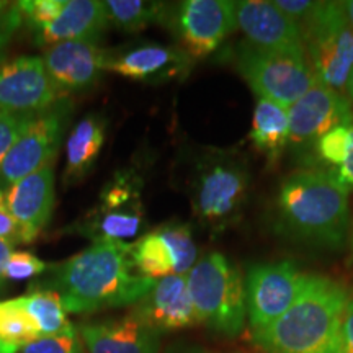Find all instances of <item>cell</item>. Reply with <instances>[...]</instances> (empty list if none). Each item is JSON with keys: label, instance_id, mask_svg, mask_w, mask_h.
Here are the masks:
<instances>
[{"label": "cell", "instance_id": "obj_3", "mask_svg": "<svg viewBox=\"0 0 353 353\" xmlns=\"http://www.w3.org/2000/svg\"><path fill=\"white\" fill-rule=\"evenodd\" d=\"M350 294L332 278L311 275L296 301L254 335L265 353H329Z\"/></svg>", "mask_w": 353, "mask_h": 353}, {"label": "cell", "instance_id": "obj_7", "mask_svg": "<svg viewBox=\"0 0 353 353\" xmlns=\"http://www.w3.org/2000/svg\"><path fill=\"white\" fill-rule=\"evenodd\" d=\"M237 72L257 95L290 108L314 83L303 46L262 50L242 41L234 52Z\"/></svg>", "mask_w": 353, "mask_h": 353}, {"label": "cell", "instance_id": "obj_29", "mask_svg": "<svg viewBox=\"0 0 353 353\" xmlns=\"http://www.w3.org/2000/svg\"><path fill=\"white\" fill-rule=\"evenodd\" d=\"M64 2L65 0H26V2L17 3H19L23 20L28 21L33 32L37 33L57 20L64 8Z\"/></svg>", "mask_w": 353, "mask_h": 353}, {"label": "cell", "instance_id": "obj_26", "mask_svg": "<svg viewBox=\"0 0 353 353\" xmlns=\"http://www.w3.org/2000/svg\"><path fill=\"white\" fill-rule=\"evenodd\" d=\"M39 337L41 335L37 324L21 306L19 298L0 301V341L20 350Z\"/></svg>", "mask_w": 353, "mask_h": 353}, {"label": "cell", "instance_id": "obj_37", "mask_svg": "<svg viewBox=\"0 0 353 353\" xmlns=\"http://www.w3.org/2000/svg\"><path fill=\"white\" fill-rule=\"evenodd\" d=\"M334 174L339 179V182L347 190L353 188V123L350 125V145H348L347 157L343 161V164L337 167V170Z\"/></svg>", "mask_w": 353, "mask_h": 353}, {"label": "cell", "instance_id": "obj_32", "mask_svg": "<svg viewBox=\"0 0 353 353\" xmlns=\"http://www.w3.org/2000/svg\"><path fill=\"white\" fill-rule=\"evenodd\" d=\"M46 263L30 252H12L6 265V278L12 281H23L41 275Z\"/></svg>", "mask_w": 353, "mask_h": 353}, {"label": "cell", "instance_id": "obj_10", "mask_svg": "<svg viewBox=\"0 0 353 353\" xmlns=\"http://www.w3.org/2000/svg\"><path fill=\"white\" fill-rule=\"evenodd\" d=\"M164 21L192 59L213 54L237 28L234 2L229 0H185L167 6Z\"/></svg>", "mask_w": 353, "mask_h": 353}, {"label": "cell", "instance_id": "obj_28", "mask_svg": "<svg viewBox=\"0 0 353 353\" xmlns=\"http://www.w3.org/2000/svg\"><path fill=\"white\" fill-rule=\"evenodd\" d=\"M350 145V126H339L317 141L314 151L325 164L341 167Z\"/></svg>", "mask_w": 353, "mask_h": 353}, {"label": "cell", "instance_id": "obj_23", "mask_svg": "<svg viewBox=\"0 0 353 353\" xmlns=\"http://www.w3.org/2000/svg\"><path fill=\"white\" fill-rule=\"evenodd\" d=\"M19 301L37 324L41 337L68 334L76 329L69 322L63 299L54 290L38 288L26 296L19 298Z\"/></svg>", "mask_w": 353, "mask_h": 353}, {"label": "cell", "instance_id": "obj_30", "mask_svg": "<svg viewBox=\"0 0 353 353\" xmlns=\"http://www.w3.org/2000/svg\"><path fill=\"white\" fill-rule=\"evenodd\" d=\"M20 353H85L79 330L74 329L68 334L39 337L21 348Z\"/></svg>", "mask_w": 353, "mask_h": 353}, {"label": "cell", "instance_id": "obj_18", "mask_svg": "<svg viewBox=\"0 0 353 353\" xmlns=\"http://www.w3.org/2000/svg\"><path fill=\"white\" fill-rule=\"evenodd\" d=\"M7 208L19 224L23 244L46 228L54 206V170L51 165L25 176L7 188Z\"/></svg>", "mask_w": 353, "mask_h": 353}, {"label": "cell", "instance_id": "obj_42", "mask_svg": "<svg viewBox=\"0 0 353 353\" xmlns=\"http://www.w3.org/2000/svg\"><path fill=\"white\" fill-rule=\"evenodd\" d=\"M343 3H345L347 17H348V20H350V25L353 28V0H348V2H343Z\"/></svg>", "mask_w": 353, "mask_h": 353}, {"label": "cell", "instance_id": "obj_33", "mask_svg": "<svg viewBox=\"0 0 353 353\" xmlns=\"http://www.w3.org/2000/svg\"><path fill=\"white\" fill-rule=\"evenodd\" d=\"M21 21H23V15H21L19 3L0 0V61L3 59L8 43L20 28Z\"/></svg>", "mask_w": 353, "mask_h": 353}, {"label": "cell", "instance_id": "obj_8", "mask_svg": "<svg viewBox=\"0 0 353 353\" xmlns=\"http://www.w3.org/2000/svg\"><path fill=\"white\" fill-rule=\"evenodd\" d=\"M143 180L132 170L117 172L101 188L99 205L76 224L74 232L94 242H126L143 231L145 224Z\"/></svg>", "mask_w": 353, "mask_h": 353}, {"label": "cell", "instance_id": "obj_4", "mask_svg": "<svg viewBox=\"0 0 353 353\" xmlns=\"http://www.w3.org/2000/svg\"><path fill=\"white\" fill-rule=\"evenodd\" d=\"M249 185V170L236 156L214 151L205 154L190 175L193 216L208 232H224L241 219Z\"/></svg>", "mask_w": 353, "mask_h": 353}, {"label": "cell", "instance_id": "obj_36", "mask_svg": "<svg viewBox=\"0 0 353 353\" xmlns=\"http://www.w3.org/2000/svg\"><path fill=\"white\" fill-rule=\"evenodd\" d=\"M275 6L280 8L285 15H288L291 20H294L301 28V25L306 21L316 8L319 7V2H312V0H276Z\"/></svg>", "mask_w": 353, "mask_h": 353}, {"label": "cell", "instance_id": "obj_13", "mask_svg": "<svg viewBox=\"0 0 353 353\" xmlns=\"http://www.w3.org/2000/svg\"><path fill=\"white\" fill-rule=\"evenodd\" d=\"M43 57L20 56L0 64V112L38 114L63 100Z\"/></svg>", "mask_w": 353, "mask_h": 353}, {"label": "cell", "instance_id": "obj_6", "mask_svg": "<svg viewBox=\"0 0 353 353\" xmlns=\"http://www.w3.org/2000/svg\"><path fill=\"white\" fill-rule=\"evenodd\" d=\"M303 50L314 81L345 90L353 69V28L343 2H319L301 25Z\"/></svg>", "mask_w": 353, "mask_h": 353}, {"label": "cell", "instance_id": "obj_39", "mask_svg": "<svg viewBox=\"0 0 353 353\" xmlns=\"http://www.w3.org/2000/svg\"><path fill=\"white\" fill-rule=\"evenodd\" d=\"M164 353H208L201 345H196V343L190 342H176L172 343L170 347H167Z\"/></svg>", "mask_w": 353, "mask_h": 353}, {"label": "cell", "instance_id": "obj_9", "mask_svg": "<svg viewBox=\"0 0 353 353\" xmlns=\"http://www.w3.org/2000/svg\"><path fill=\"white\" fill-rule=\"evenodd\" d=\"M309 278V273L290 260L252 265L244 276L247 321L252 334L285 314L306 288Z\"/></svg>", "mask_w": 353, "mask_h": 353}, {"label": "cell", "instance_id": "obj_15", "mask_svg": "<svg viewBox=\"0 0 353 353\" xmlns=\"http://www.w3.org/2000/svg\"><path fill=\"white\" fill-rule=\"evenodd\" d=\"M110 52L90 41L52 44L44 52V65L63 92H79L94 87L107 70Z\"/></svg>", "mask_w": 353, "mask_h": 353}, {"label": "cell", "instance_id": "obj_35", "mask_svg": "<svg viewBox=\"0 0 353 353\" xmlns=\"http://www.w3.org/2000/svg\"><path fill=\"white\" fill-rule=\"evenodd\" d=\"M0 239L7 241L10 245L23 244V237H21V231L13 219V216L7 208L6 201V192L0 190Z\"/></svg>", "mask_w": 353, "mask_h": 353}, {"label": "cell", "instance_id": "obj_43", "mask_svg": "<svg viewBox=\"0 0 353 353\" xmlns=\"http://www.w3.org/2000/svg\"><path fill=\"white\" fill-rule=\"evenodd\" d=\"M350 259L353 262V231H352V236H350Z\"/></svg>", "mask_w": 353, "mask_h": 353}, {"label": "cell", "instance_id": "obj_40", "mask_svg": "<svg viewBox=\"0 0 353 353\" xmlns=\"http://www.w3.org/2000/svg\"><path fill=\"white\" fill-rule=\"evenodd\" d=\"M345 95H347V99L350 100V103L353 107V69H352L350 76H348V81H347V85H345Z\"/></svg>", "mask_w": 353, "mask_h": 353}, {"label": "cell", "instance_id": "obj_22", "mask_svg": "<svg viewBox=\"0 0 353 353\" xmlns=\"http://www.w3.org/2000/svg\"><path fill=\"white\" fill-rule=\"evenodd\" d=\"M250 141L270 161H276L290 143L288 108L275 101L259 99L254 110Z\"/></svg>", "mask_w": 353, "mask_h": 353}, {"label": "cell", "instance_id": "obj_17", "mask_svg": "<svg viewBox=\"0 0 353 353\" xmlns=\"http://www.w3.org/2000/svg\"><path fill=\"white\" fill-rule=\"evenodd\" d=\"M190 68H192V57L182 48L164 46V44H143L118 54L110 52L107 64L110 72L149 83L183 79Z\"/></svg>", "mask_w": 353, "mask_h": 353}, {"label": "cell", "instance_id": "obj_2", "mask_svg": "<svg viewBox=\"0 0 353 353\" xmlns=\"http://www.w3.org/2000/svg\"><path fill=\"white\" fill-rule=\"evenodd\" d=\"M276 218L286 236L306 244L339 249L350 228L348 190L334 172L298 170L276 193Z\"/></svg>", "mask_w": 353, "mask_h": 353}, {"label": "cell", "instance_id": "obj_34", "mask_svg": "<svg viewBox=\"0 0 353 353\" xmlns=\"http://www.w3.org/2000/svg\"><path fill=\"white\" fill-rule=\"evenodd\" d=\"M329 353H353V298L348 299Z\"/></svg>", "mask_w": 353, "mask_h": 353}, {"label": "cell", "instance_id": "obj_11", "mask_svg": "<svg viewBox=\"0 0 353 353\" xmlns=\"http://www.w3.org/2000/svg\"><path fill=\"white\" fill-rule=\"evenodd\" d=\"M68 114V101L61 100L34 117L0 165V190L52 164L63 143Z\"/></svg>", "mask_w": 353, "mask_h": 353}, {"label": "cell", "instance_id": "obj_38", "mask_svg": "<svg viewBox=\"0 0 353 353\" xmlns=\"http://www.w3.org/2000/svg\"><path fill=\"white\" fill-rule=\"evenodd\" d=\"M12 247L8 244L7 241L0 239V291L3 290V286H6V265H7V260L8 257L12 255Z\"/></svg>", "mask_w": 353, "mask_h": 353}, {"label": "cell", "instance_id": "obj_20", "mask_svg": "<svg viewBox=\"0 0 353 353\" xmlns=\"http://www.w3.org/2000/svg\"><path fill=\"white\" fill-rule=\"evenodd\" d=\"M108 17L103 2L99 0H65L64 8L56 21L39 30V44H57L64 41L97 43L107 30Z\"/></svg>", "mask_w": 353, "mask_h": 353}, {"label": "cell", "instance_id": "obj_21", "mask_svg": "<svg viewBox=\"0 0 353 353\" xmlns=\"http://www.w3.org/2000/svg\"><path fill=\"white\" fill-rule=\"evenodd\" d=\"M105 132L107 123L100 114H87L74 126L65 144V183H79L94 169L105 143Z\"/></svg>", "mask_w": 353, "mask_h": 353}, {"label": "cell", "instance_id": "obj_19", "mask_svg": "<svg viewBox=\"0 0 353 353\" xmlns=\"http://www.w3.org/2000/svg\"><path fill=\"white\" fill-rule=\"evenodd\" d=\"M132 312L161 334L198 324L188 293L187 275L159 278L151 291L134 304Z\"/></svg>", "mask_w": 353, "mask_h": 353}, {"label": "cell", "instance_id": "obj_12", "mask_svg": "<svg viewBox=\"0 0 353 353\" xmlns=\"http://www.w3.org/2000/svg\"><path fill=\"white\" fill-rule=\"evenodd\" d=\"M288 114V148L298 152L314 148L317 141L334 128L353 123V107L347 95L316 81L301 99L291 105Z\"/></svg>", "mask_w": 353, "mask_h": 353}, {"label": "cell", "instance_id": "obj_1", "mask_svg": "<svg viewBox=\"0 0 353 353\" xmlns=\"http://www.w3.org/2000/svg\"><path fill=\"white\" fill-rule=\"evenodd\" d=\"M154 283L132 265L131 244L118 241L94 242L57 265L50 280L51 290L59 293L65 311L72 314L134 306Z\"/></svg>", "mask_w": 353, "mask_h": 353}, {"label": "cell", "instance_id": "obj_14", "mask_svg": "<svg viewBox=\"0 0 353 353\" xmlns=\"http://www.w3.org/2000/svg\"><path fill=\"white\" fill-rule=\"evenodd\" d=\"M85 353H159L162 334L136 312L77 329Z\"/></svg>", "mask_w": 353, "mask_h": 353}, {"label": "cell", "instance_id": "obj_24", "mask_svg": "<svg viewBox=\"0 0 353 353\" xmlns=\"http://www.w3.org/2000/svg\"><path fill=\"white\" fill-rule=\"evenodd\" d=\"M103 6L108 23L126 33L141 32L149 25L161 23L167 12V3L143 0H107Z\"/></svg>", "mask_w": 353, "mask_h": 353}, {"label": "cell", "instance_id": "obj_5", "mask_svg": "<svg viewBox=\"0 0 353 353\" xmlns=\"http://www.w3.org/2000/svg\"><path fill=\"white\" fill-rule=\"evenodd\" d=\"M187 283L198 324L223 337H236L244 330V276L226 255L210 252L198 259L187 273Z\"/></svg>", "mask_w": 353, "mask_h": 353}, {"label": "cell", "instance_id": "obj_27", "mask_svg": "<svg viewBox=\"0 0 353 353\" xmlns=\"http://www.w3.org/2000/svg\"><path fill=\"white\" fill-rule=\"evenodd\" d=\"M174 260V275H187L198 262V249L192 236V228L187 223L170 221L156 229Z\"/></svg>", "mask_w": 353, "mask_h": 353}, {"label": "cell", "instance_id": "obj_16", "mask_svg": "<svg viewBox=\"0 0 353 353\" xmlns=\"http://www.w3.org/2000/svg\"><path fill=\"white\" fill-rule=\"evenodd\" d=\"M237 28L244 33L245 41L262 50H286L303 46L301 28L285 15L275 2L265 0H241L234 2Z\"/></svg>", "mask_w": 353, "mask_h": 353}, {"label": "cell", "instance_id": "obj_25", "mask_svg": "<svg viewBox=\"0 0 353 353\" xmlns=\"http://www.w3.org/2000/svg\"><path fill=\"white\" fill-rule=\"evenodd\" d=\"M131 260L141 275L152 280L174 275V260L169 247L157 231L144 234L134 244H131Z\"/></svg>", "mask_w": 353, "mask_h": 353}, {"label": "cell", "instance_id": "obj_41", "mask_svg": "<svg viewBox=\"0 0 353 353\" xmlns=\"http://www.w3.org/2000/svg\"><path fill=\"white\" fill-rule=\"evenodd\" d=\"M17 352H19V348L8 345V343L0 341V353H17Z\"/></svg>", "mask_w": 353, "mask_h": 353}, {"label": "cell", "instance_id": "obj_31", "mask_svg": "<svg viewBox=\"0 0 353 353\" xmlns=\"http://www.w3.org/2000/svg\"><path fill=\"white\" fill-rule=\"evenodd\" d=\"M37 114H12L0 112V165L10 152L13 144L32 125Z\"/></svg>", "mask_w": 353, "mask_h": 353}]
</instances>
